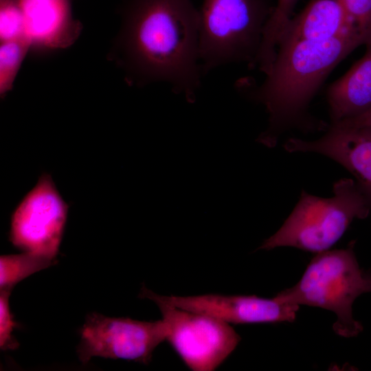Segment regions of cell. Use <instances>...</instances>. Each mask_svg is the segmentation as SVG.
Segmentation results:
<instances>
[{"instance_id":"6da1fadb","label":"cell","mask_w":371,"mask_h":371,"mask_svg":"<svg viewBox=\"0 0 371 371\" xmlns=\"http://www.w3.org/2000/svg\"><path fill=\"white\" fill-rule=\"evenodd\" d=\"M122 23L109 58L131 85L169 84L195 100L202 74L199 10L191 0H125Z\"/></svg>"},{"instance_id":"7a4b0ae2","label":"cell","mask_w":371,"mask_h":371,"mask_svg":"<svg viewBox=\"0 0 371 371\" xmlns=\"http://www.w3.org/2000/svg\"><path fill=\"white\" fill-rule=\"evenodd\" d=\"M361 45L360 36L352 32L278 46L265 80L249 94L264 104L269 113V126L258 142L273 146L285 129L301 122L330 72Z\"/></svg>"},{"instance_id":"3957f363","label":"cell","mask_w":371,"mask_h":371,"mask_svg":"<svg viewBox=\"0 0 371 371\" xmlns=\"http://www.w3.org/2000/svg\"><path fill=\"white\" fill-rule=\"evenodd\" d=\"M370 210L371 198L352 179L337 181L329 198L303 191L282 227L258 249L291 247L316 254L328 250L354 220L366 218Z\"/></svg>"},{"instance_id":"277c9868","label":"cell","mask_w":371,"mask_h":371,"mask_svg":"<svg viewBox=\"0 0 371 371\" xmlns=\"http://www.w3.org/2000/svg\"><path fill=\"white\" fill-rule=\"evenodd\" d=\"M368 292H371V274L360 267L354 243H350L346 249L317 253L300 281L276 297L284 302L333 312L337 316L334 331L340 336L351 337L363 330L353 317V303Z\"/></svg>"},{"instance_id":"5b68a950","label":"cell","mask_w":371,"mask_h":371,"mask_svg":"<svg viewBox=\"0 0 371 371\" xmlns=\"http://www.w3.org/2000/svg\"><path fill=\"white\" fill-rule=\"evenodd\" d=\"M273 8L270 0H203L199 10L202 74L232 63L254 68Z\"/></svg>"},{"instance_id":"8992f818","label":"cell","mask_w":371,"mask_h":371,"mask_svg":"<svg viewBox=\"0 0 371 371\" xmlns=\"http://www.w3.org/2000/svg\"><path fill=\"white\" fill-rule=\"evenodd\" d=\"M139 297L157 305L167 328L166 341L191 370H216L240 341L230 324L220 319L179 308L145 286Z\"/></svg>"},{"instance_id":"52a82bcc","label":"cell","mask_w":371,"mask_h":371,"mask_svg":"<svg viewBox=\"0 0 371 371\" xmlns=\"http://www.w3.org/2000/svg\"><path fill=\"white\" fill-rule=\"evenodd\" d=\"M166 334L162 319L146 322L92 313L80 329L77 353L82 363L100 357L148 364L155 349L166 341Z\"/></svg>"},{"instance_id":"ba28073f","label":"cell","mask_w":371,"mask_h":371,"mask_svg":"<svg viewBox=\"0 0 371 371\" xmlns=\"http://www.w3.org/2000/svg\"><path fill=\"white\" fill-rule=\"evenodd\" d=\"M67 212L51 176L43 174L14 211L9 240L24 251L56 259Z\"/></svg>"},{"instance_id":"9c48e42d","label":"cell","mask_w":371,"mask_h":371,"mask_svg":"<svg viewBox=\"0 0 371 371\" xmlns=\"http://www.w3.org/2000/svg\"><path fill=\"white\" fill-rule=\"evenodd\" d=\"M163 297L173 305L220 319L228 324H254L293 322L299 306L284 302L276 296L203 294Z\"/></svg>"},{"instance_id":"30bf717a","label":"cell","mask_w":371,"mask_h":371,"mask_svg":"<svg viewBox=\"0 0 371 371\" xmlns=\"http://www.w3.org/2000/svg\"><path fill=\"white\" fill-rule=\"evenodd\" d=\"M284 147L290 153H315L337 161L371 198V127L333 124L318 139L290 138Z\"/></svg>"},{"instance_id":"8fae6325","label":"cell","mask_w":371,"mask_h":371,"mask_svg":"<svg viewBox=\"0 0 371 371\" xmlns=\"http://www.w3.org/2000/svg\"><path fill=\"white\" fill-rule=\"evenodd\" d=\"M352 32L357 34L339 0H311L288 22L277 47L300 41L326 40Z\"/></svg>"},{"instance_id":"7c38bea8","label":"cell","mask_w":371,"mask_h":371,"mask_svg":"<svg viewBox=\"0 0 371 371\" xmlns=\"http://www.w3.org/2000/svg\"><path fill=\"white\" fill-rule=\"evenodd\" d=\"M364 55L327 91L333 124L357 116L371 108V40Z\"/></svg>"},{"instance_id":"4fadbf2b","label":"cell","mask_w":371,"mask_h":371,"mask_svg":"<svg viewBox=\"0 0 371 371\" xmlns=\"http://www.w3.org/2000/svg\"><path fill=\"white\" fill-rule=\"evenodd\" d=\"M23 10L25 33L32 39L52 30L79 28L71 17L70 0H19Z\"/></svg>"},{"instance_id":"5bb4252c","label":"cell","mask_w":371,"mask_h":371,"mask_svg":"<svg viewBox=\"0 0 371 371\" xmlns=\"http://www.w3.org/2000/svg\"><path fill=\"white\" fill-rule=\"evenodd\" d=\"M298 0H277L263 30L256 63L264 70L271 67L275 59L280 35L292 14Z\"/></svg>"},{"instance_id":"9a60e30c","label":"cell","mask_w":371,"mask_h":371,"mask_svg":"<svg viewBox=\"0 0 371 371\" xmlns=\"http://www.w3.org/2000/svg\"><path fill=\"white\" fill-rule=\"evenodd\" d=\"M56 262V259L26 251L20 254L1 256L0 289L12 291L17 283L25 278Z\"/></svg>"},{"instance_id":"2e32d148","label":"cell","mask_w":371,"mask_h":371,"mask_svg":"<svg viewBox=\"0 0 371 371\" xmlns=\"http://www.w3.org/2000/svg\"><path fill=\"white\" fill-rule=\"evenodd\" d=\"M32 42L26 34L1 41L0 94L10 91L20 66Z\"/></svg>"},{"instance_id":"e0dca14e","label":"cell","mask_w":371,"mask_h":371,"mask_svg":"<svg viewBox=\"0 0 371 371\" xmlns=\"http://www.w3.org/2000/svg\"><path fill=\"white\" fill-rule=\"evenodd\" d=\"M363 45L371 40V0H339Z\"/></svg>"},{"instance_id":"ac0fdd59","label":"cell","mask_w":371,"mask_h":371,"mask_svg":"<svg viewBox=\"0 0 371 371\" xmlns=\"http://www.w3.org/2000/svg\"><path fill=\"white\" fill-rule=\"evenodd\" d=\"M0 2L1 41L26 34L19 0H1Z\"/></svg>"},{"instance_id":"d6986e66","label":"cell","mask_w":371,"mask_h":371,"mask_svg":"<svg viewBox=\"0 0 371 371\" xmlns=\"http://www.w3.org/2000/svg\"><path fill=\"white\" fill-rule=\"evenodd\" d=\"M11 290H1L0 294V348L2 350L16 349L19 344L12 332L19 325L10 311L9 297Z\"/></svg>"},{"instance_id":"ffe728a7","label":"cell","mask_w":371,"mask_h":371,"mask_svg":"<svg viewBox=\"0 0 371 371\" xmlns=\"http://www.w3.org/2000/svg\"><path fill=\"white\" fill-rule=\"evenodd\" d=\"M354 127H371V108L357 116L334 123Z\"/></svg>"}]
</instances>
